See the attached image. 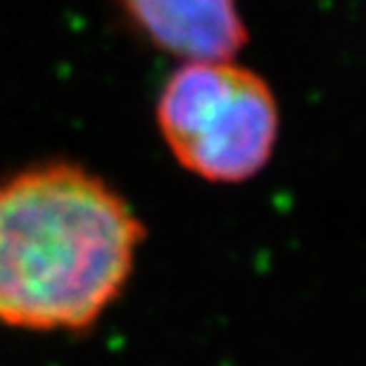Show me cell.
<instances>
[{"instance_id": "cell-2", "label": "cell", "mask_w": 366, "mask_h": 366, "mask_svg": "<svg viewBox=\"0 0 366 366\" xmlns=\"http://www.w3.org/2000/svg\"><path fill=\"white\" fill-rule=\"evenodd\" d=\"M172 157L209 183H245L274 157L281 114L264 79L236 60L183 62L155 105Z\"/></svg>"}, {"instance_id": "cell-3", "label": "cell", "mask_w": 366, "mask_h": 366, "mask_svg": "<svg viewBox=\"0 0 366 366\" xmlns=\"http://www.w3.org/2000/svg\"><path fill=\"white\" fill-rule=\"evenodd\" d=\"M131 29L183 62L236 60L247 43L238 0H117Z\"/></svg>"}, {"instance_id": "cell-1", "label": "cell", "mask_w": 366, "mask_h": 366, "mask_svg": "<svg viewBox=\"0 0 366 366\" xmlns=\"http://www.w3.org/2000/svg\"><path fill=\"white\" fill-rule=\"evenodd\" d=\"M145 226L119 190L76 162L0 181V324L81 333L134 274Z\"/></svg>"}]
</instances>
